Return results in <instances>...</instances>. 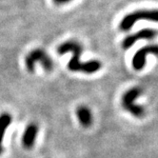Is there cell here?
Segmentation results:
<instances>
[{
	"mask_svg": "<svg viewBox=\"0 0 158 158\" xmlns=\"http://www.w3.org/2000/svg\"><path fill=\"white\" fill-rule=\"evenodd\" d=\"M59 54H64L66 52H72L73 57L69 62L68 68L72 72H82L86 73H94L100 70L101 63L98 60H92L89 62L81 63L80 56L82 53V47L77 42L68 41L59 45L57 48Z\"/></svg>",
	"mask_w": 158,
	"mask_h": 158,
	"instance_id": "6da1fadb",
	"label": "cell"
},
{
	"mask_svg": "<svg viewBox=\"0 0 158 158\" xmlns=\"http://www.w3.org/2000/svg\"><path fill=\"white\" fill-rule=\"evenodd\" d=\"M140 20L158 22V10H138L128 14L121 20L119 27L122 31H127Z\"/></svg>",
	"mask_w": 158,
	"mask_h": 158,
	"instance_id": "7a4b0ae2",
	"label": "cell"
},
{
	"mask_svg": "<svg viewBox=\"0 0 158 158\" xmlns=\"http://www.w3.org/2000/svg\"><path fill=\"white\" fill-rule=\"evenodd\" d=\"M141 93L142 92L140 88L133 87L128 89L122 96V106L124 110H126L131 115L137 118L143 117L145 115V109L142 106L135 104V100L139 97Z\"/></svg>",
	"mask_w": 158,
	"mask_h": 158,
	"instance_id": "3957f363",
	"label": "cell"
},
{
	"mask_svg": "<svg viewBox=\"0 0 158 158\" xmlns=\"http://www.w3.org/2000/svg\"><path fill=\"white\" fill-rule=\"evenodd\" d=\"M37 62L41 63L44 69L47 72H51L53 68V63L51 57L43 50L40 49L31 51L25 57V64L27 67V70L30 73L35 72V65Z\"/></svg>",
	"mask_w": 158,
	"mask_h": 158,
	"instance_id": "277c9868",
	"label": "cell"
},
{
	"mask_svg": "<svg viewBox=\"0 0 158 158\" xmlns=\"http://www.w3.org/2000/svg\"><path fill=\"white\" fill-rule=\"evenodd\" d=\"M155 55L158 56V44H151L139 49L135 54L132 56L131 65L135 71H141L144 69L146 65V57L147 55Z\"/></svg>",
	"mask_w": 158,
	"mask_h": 158,
	"instance_id": "5b68a950",
	"label": "cell"
},
{
	"mask_svg": "<svg viewBox=\"0 0 158 158\" xmlns=\"http://www.w3.org/2000/svg\"><path fill=\"white\" fill-rule=\"evenodd\" d=\"M156 31L153 29H142L133 35H128L122 42V48L124 50H128L133 46L134 43L139 40H152L155 37Z\"/></svg>",
	"mask_w": 158,
	"mask_h": 158,
	"instance_id": "8992f818",
	"label": "cell"
},
{
	"mask_svg": "<svg viewBox=\"0 0 158 158\" xmlns=\"http://www.w3.org/2000/svg\"><path fill=\"white\" fill-rule=\"evenodd\" d=\"M37 132H38V128L35 124H30L26 128L23 137H22V143H23L24 148L26 149L32 148L37 136Z\"/></svg>",
	"mask_w": 158,
	"mask_h": 158,
	"instance_id": "52a82bcc",
	"label": "cell"
},
{
	"mask_svg": "<svg viewBox=\"0 0 158 158\" xmlns=\"http://www.w3.org/2000/svg\"><path fill=\"white\" fill-rule=\"evenodd\" d=\"M76 116L81 125L85 128L89 127L93 124L92 111L89 108L85 106H81L76 110Z\"/></svg>",
	"mask_w": 158,
	"mask_h": 158,
	"instance_id": "ba28073f",
	"label": "cell"
},
{
	"mask_svg": "<svg viewBox=\"0 0 158 158\" xmlns=\"http://www.w3.org/2000/svg\"><path fill=\"white\" fill-rule=\"evenodd\" d=\"M10 123H12V116L9 114H2L0 115V154L3 152L2 142L4 138V134Z\"/></svg>",
	"mask_w": 158,
	"mask_h": 158,
	"instance_id": "9c48e42d",
	"label": "cell"
},
{
	"mask_svg": "<svg viewBox=\"0 0 158 158\" xmlns=\"http://www.w3.org/2000/svg\"><path fill=\"white\" fill-rule=\"evenodd\" d=\"M72 1V0H53V2L57 5H61V4H65V3H68Z\"/></svg>",
	"mask_w": 158,
	"mask_h": 158,
	"instance_id": "30bf717a",
	"label": "cell"
}]
</instances>
